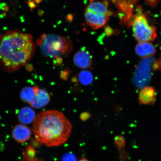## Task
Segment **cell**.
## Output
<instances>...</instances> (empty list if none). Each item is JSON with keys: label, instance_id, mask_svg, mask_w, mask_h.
Instances as JSON below:
<instances>
[{"label": "cell", "instance_id": "8992f818", "mask_svg": "<svg viewBox=\"0 0 161 161\" xmlns=\"http://www.w3.org/2000/svg\"><path fill=\"white\" fill-rule=\"evenodd\" d=\"M74 62L75 65L81 69H88L92 63V57L87 50L82 49L78 51L74 56Z\"/></svg>", "mask_w": 161, "mask_h": 161}, {"label": "cell", "instance_id": "ba28073f", "mask_svg": "<svg viewBox=\"0 0 161 161\" xmlns=\"http://www.w3.org/2000/svg\"><path fill=\"white\" fill-rule=\"evenodd\" d=\"M31 130L27 126L18 125L14 128L12 136L16 141L19 143H25L31 137Z\"/></svg>", "mask_w": 161, "mask_h": 161}, {"label": "cell", "instance_id": "ffe728a7", "mask_svg": "<svg viewBox=\"0 0 161 161\" xmlns=\"http://www.w3.org/2000/svg\"><path fill=\"white\" fill-rule=\"evenodd\" d=\"M63 62L62 58L60 57H58L56 58V63L58 65H60Z\"/></svg>", "mask_w": 161, "mask_h": 161}, {"label": "cell", "instance_id": "cb8c5ba5", "mask_svg": "<svg viewBox=\"0 0 161 161\" xmlns=\"http://www.w3.org/2000/svg\"><path fill=\"white\" fill-rule=\"evenodd\" d=\"M95 1H96V0H90V3H92V2H94Z\"/></svg>", "mask_w": 161, "mask_h": 161}, {"label": "cell", "instance_id": "52a82bcc", "mask_svg": "<svg viewBox=\"0 0 161 161\" xmlns=\"http://www.w3.org/2000/svg\"><path fill=\"white\" fill-rule=\"evenodd\" d=\"M135 52L139 57L144 59L153 56L156 53V49L150 42H141L137 44Z\"/></svg>", "mask_w": 161, "mask_h": 161}, {"label": "cell", "instance_id": "5bb4252c", "mask_svg": "<svg viewBox=\"0 0 161 161\" xmlns=\"http://www.w3.org/2000/svg\"><path fill=\"white\" fill-rule=\"evenodd\" d=\"M78 79L82 85L87 86L92 84L93 81V76L90 72L88 70H83L79 73Z\"/></svg>", "mask_w": 161, "mask_h": 161}, {"label": "cell", "instance_id": "5b68a950", "mask_svg": "<svg viewBox=\"0 0 161 161\" xmlns=\"http://www.w3.org/2000/svg\"><path fill=\"white\" fill-rule=\"evenodd\" d=\"M84 17L87 25L94 30H97L103 27L109 20L108 16L101 14L87 9L84 13Z\"/></svg>", "mask_w": 161, "mask_h": 161}, {"label": "cell", "instance_id": "8fae6325", "mask_svg": "<svg viewBox=\"0 0 161 161\" xmlns=\"http://www.w3.org/2000/svg\"><path fill=\"white\" fill-rule=\"evenodd\" d=\"M108 3L106 0L93 2L88 4L86 9L94 13L106 15L108 17L113 15V13L108 9Z\"/></svg>", "mask_w": 161, "mask_h": 161}, {"label": "cell", "instance_id": "ac0fdd59", "mask_svg": "<svg viewBox=\"0 0 161 161\" xmlns=\"http://www.w3.org/2000/svg\"><path fill=\"white\" fill-rule=\"evenodd\" d=\"M156 66L158 69L161 71V53L159 58L157 60L156 63Z\"/></svg>", "mask_w": 161, "mask_h": 161}, {"label": "cell", "instance_id": "d6986e66", "mask_svg": "<svg viewBox=\"0 0 161 161\" xmlns=\"http://www.w3.org/2000/svg\"><path fill=\"white\" fill-rule=\"evenodd\" d=\"M27 3L29 6L30 8L31 9H33L34 8L36 7V5L33 1L27 2Z\"/></svg>", "mask_w": 161, "mask_h": 161}, {"label": "cell", "instance_id": "7402d4cb", "mask_svg": "<svg viewBox=\"0 0 161 161\" xmlns=\"http://www.w3.org/2000/svg\"><path fill=\"white\" fill-rule=\"evenodd\" d=\"M42 0H35V2L36 3H41Z\"/></svg>", "mask_w": 161, "mask_h": 161}, {"label": "cell", "instance_id": "4fadbf2b", "mask_svg": "<svg viewBox=\"0 0 161 161\" xmlns=\"http://www.w3.org/2000/svg\"><path fill=\"white\" fill-rule=\"evenodd\" d=\"M38 86H26L22 90L20 93V98L25 103L30 104L35 97Z\"/></svg>", "mask_w": 161, "mask_h": 161}, {"label": "cell", "instance_id": "9c48e42d", "mask_svg": "<svg viewBox=\"0 0 161 161\" xmlns=\"http://www.w3.org/2000/svg\"><path fill=\"white\" fill-rule=\"evenodd\" d=\"M50 100L48 92L45 90L38 87L35 98L29 104L36 108H43L49 103Z\"/></svg>", "mask_w": 161, "mask_h": 161}, {"label": "cell", "instance_id": "6da1fadb", "mask_svg": "<svg viewBox=\"0 0 161 161\" xmlns=\"http://www.w3.org/2000/svg\"><path fill=\"white\" fill-rule=\"evenodd\" d=\"M36 49L33 36L29 34L13 30L0 39L1 64L9 72L20 69L33 57Z\"/></svg>", "mask_w": 161, "mask_h": 161}, {"label": "cell", "instance_id": "d4e9b609", "mask_svg": "<svg viewBox=\"0 0 161 161\" xmlns=\"http://www.w3.org/2000/svg\"></svg>", "mask_w": 161, "mask_h": 161}, {"label": "cell", "instance_id": "2e32d148", "mask_svg": "<svg viewBox=\"0 0 161 161\" xmlns=\"http://www.w3.org/2000/svg\"><path fill=\"white\" fill-rule=\"evenodd\" d=\"M160 0H145L147 3L153 8L157 7L158 5Z\"/></svg>", "mask_w": 161, "mask_h": 161}, {"label": "cell", "instance_id": "44dd1931", "mask_svg": "<svg viewBox=\"0 0 161 161\" xmlns=\"http://www.w3.org/2000/svg\"><path fill=\"white\" fill-rule=\"evenodd\" d=\"M90 116V114H89L87 113H84L82 114L81 115V118H82V119H85V118L86 119L88 117H89Z\"/></svg>", "mask_w": 161, "mask_h": 161}, {"label": "cell", "instance_id": "e0dca14e", "mask_svg": "<svg viewBox=\"0 0 161 161\" xmlns=\"http://www.w3.org/2000/svg\"><path fill=\"white\" fill-rule=\"evenodd\" d=\"M104 32L106 35L108 36H111L114 33L113 30L109 26H106L104 28Z\"/></svg>", "mask_w": 161, "mask_h": 161}, {"label": "cell", "instance_id": "603a6c76", "mask_svg": "<svg viewBox=\"0 0 161 161\" xmlns=\"http://www.w3.org/2000/svg\"><path fill=\"white\" fill-rule=\"evenodd\" d=\"M79 161H90L89 160H88L86 159L85 158H83L81 159H80Z\"/></svg>", "mask_w": 161, "mask_h": 161}, {"label": "cell", "instance_id": "7c38bea8", "mask_svg": "<svg viewBox=\"0 0 161 161\" xmlns=\"http://www.w3.org/2000/svg\"><path fill=\"white\" fill-rule=\"evenodd\" d=\"M36 118L35 113L29 107H25L20 109L18 114V119L23 124H29L34 122Z\"/></svg>", "mask_w": 161, "mask_h": 161}, {"label": "cell", "instance_id": "277c9868", "mask_svg": "<svg viewBox=\"0 0 161 161\" xmlns=\"http://www.w3.org/2000/svg\"><path fill=\"white\" fill-rule=\"evenodd\" d=\"M136 10L137 13L132 24L135 38L139 42L154 41L157 36L156 27L149 25L140 6Z\"/></svg>", "mask_w": 161, "mask_h": 161}, {"label": "cell", "instance_id": "3957f363", "mask_svg": "<svg viewBox=\"0 0 161 161\" xmlns=\"http://www.w3.org/2000/svg\"><path fill=\"white\" fill-rule=\"evenodd\" d=\"M37 43L44 55L54 58L68 55L73 49L71 40L54 34H43Z\"/></svg>", "mask_w": 161, "mask_h": 161}, {"label": "cell", "instance_id": "7a4b0ae2", "mask_svg": "<svg viewBox=\"0 0 161 161\" xmlns=\"http://www.w3.org/2000/svg\"><path fill=\"white\" fill-rule=\"evenodd\" d=\"M72 125L64 114L57 110H46L36 116L33 131L36 140L47 147L62 145L71 134Z\"/></svg>", "mask_w": 161, "mask_h": 161}, {"label": "cell", "instance_id": "30bf717a", "mask_svg": "<svg viewBox=\"0 0 161 161\" xmlns=\"http://www.w3.org/2000/svg\"><path fill=\"white\" fill-rule=\"evenodd\" d=\"M156 97L155 90L152 86H146L141 90L139 102L141 104H153Z\"/></svg>", "mask_w": 161, "mask_h": 161}, {"label": "cell", "instance_id": "9a60e30c", "mask_svg": "<svg viewBox=\"0 0 161 161\" xmlns=\"http://www.w3.org/2000/svg\"><path fill=\"white\" fill-rule=\"evenodd\" d=\"M70 72H71V71H69V70H63L60 73V78L64 80H67L68 78L69 77Z\"/></svg>", "mask_w": 161, "mask_h": 161}]
</instances>
